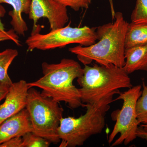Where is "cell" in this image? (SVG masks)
I'll return each mask as SVG.
<instances>
[{
  "label": "cell",
  "mask_w": 147,
  "mask_h": 147,
  "mask_svg": "<svg viewBox=\"0 0 147 147\" xmlns=\"http://www.w3.org/2000/svg\"><path fill=\"white\" fill-rule=\"evenodd\" d=\"M115 19L113 23L98 27V42L90 46L71 47L69 51L76 55L84 65H88L94 61L100 65L112 64L123 67L125 62V42L129 23L120 12H116Z\"/></svg>",
  "instance_id": "1"
},
{
  "label": "cell",
  "mask_w": 147,
  "mask_h": 147,
  "mask_svg": "<svg viewBox=\"0 0 147 147\" xmlns=\"http://www.w3.org/2000/svg\"><path fill=\"white\" fill-rule=\"evenodd\" d=\"M43 76L35 82L28 83L29 88L36 87L42 93L59 102H64L69 108L83 107L79 88L73 82L83 74L80 64L71 59H63L58 63H42Z\"/></svg>",
  "instance_id": "2"
},
{
  "label": "cell",
  "mask_w": 147,
  "mask_h": 147,
  "mask_svg": "<svg viewBox=\"0 0 147 147\" xmlns=\"http://www.w3.org/2000/svg\"><path fill=\"white\" fill-rule=\"evenodd\" d=\"M119 92V90L113 92L93 103H83L86 111L78 118H62L58 130L62 141L59 147L83 146L90 137L101 133L105 127V117L110 104L115 101L113 96Z\"/></svg>",
  "instance_id": "3"
},
{
  "label": "cell",
  "mask_w": 147,
  "mask_h": 147,
  "mask_svg": "<svg viewBox=\"0 0 147 147\" xmlns=\"http://www.w3.org/2000/svg\"><path fill=\"white\" fill-rule=\"evenodd\" d=\"M83 74L77 79L81 100L93 103L120 89L133 86L129 74L123 67L113 65H84Z\"/></svg>",
  "instance_id": "4"
},
{
  "label": "cell",
  "mask_w": 147,
  "mask_h": 147,
  "mask_svg": "<svg viewBox=\"0 0 147 147\" xmlns=\"http://www.w3.org/2000/svg\"><path fill=\"white\" fill-rule=\"evenodd\" d=\"M59 103L33 87L29 89L26 108L32 132L55 144L60 142L58 130L64 111Z\"/></svg>",
  "instance_id": "5"
},
{
  "label": "cell",
  "mask_w": 147,
  "mask_h": 147,
  "mask_svg": "<svg viewBox=\"0 0 147 147\" xmlns=\"http://www.w3.org/2000/svg\"><path fill=\"white\" fill-rule=\"evenodd\" d=\"M96 28L85 26L73 27L69 25L52 30L45 34L39 32L31 34L26 43L30 52L35 49L41 50L62 48L69 44H77L88 46L95 43L97 40Z\"/></svg>",
  "instance_id": "6"
},
{
  "label": "cell",
  "mask_w": 147,
  "mask_h": 147,
  "mask_svg": "<svg viewBox=\"0 0 147 147\" xmlns=\"http://www.w3.org/2000/svg\"><path fill=\"white\" fill-rule=\"evenodd\" d=\"M142 86H132L126 91L119 93L115 99L121 100L123 104L116 117V123L108 138L111 147L129 144L137 138L136 132L139 123L136 113V103L142 94Z\"/></svg>",
  "instance_id": "7"
},
{
  "label": "cell",
  "mask_w": 147,
  "mask_h": 147,
  "mask_svg": "<svg viewBox=\"0 0 147 147\" xmlns=\"http://www.w3.org/2000/svg\"><path fill=\"white\" fill-rule=\"evenodd\" d=\"M28 14L33 21L31 34L39 32L37 23L40 18H47L51 30L64 27L69 20L66 7L55 0H31Z\"/></svg>",
  "instance_id": "8"
},
{
  "label": "cell",
  "mask_w": 147,
  "mask_h": 147,
  "mask_svg": "<svg viewBox=\"0 0 147 147\" xmlns=\"http://www.w3.org/2000/svg\"><path fill=\"white\" fill-rule=\"evenodd\" d=\"M29 89L24 80L10 85L4 102L0 105V124L26 108Z\"/></svg>",
  "instance_id": "9"
},
{
  "label": "cell",
  "mask_w": 147,
  "mask_h": 147,
  "mask_svg": "<svg viewBox=\"0 0 147 147\" xmlns=\"http://www.w3.org/2000/svg\"><path fill=\"white\" fill-rule=\"evenodd\" d=\"M32 132L28 113L26 108L0 124V145L13 137Z\"/></svg>",
  "instance_id": "10"
},
{
  "label": "cell",
  "mask_w": 147,
  "mask_h": 147,
  "mask_svg": "<svg viewBox=\"0 0 147 147\" xmlns=\"http://www.w3.org/2000/svg\"><path fill=\"white\" fill-rule=\"evenodd\" d=\"M31 3V0H0V5L6 3L12 6L13 10L9 11V15L11 17V25L17 34L24 35L28 31V26L22 14H28Z\"/></svg>",
  "instance_id": "11"
},
{
  "label": "cell",
  "mask_w": 147,
  "mask_h": 147,
  "mask_svg": "<svg viewBox=\"0 0 147 147\" xmlns=\"http://www.w3.org/2000/svg\"><path fill=\"white\" fill-rule=\"evenodd\" d=\"M123 68L128 74L136 71H147V44L125 50Z\"/></svg>",
  "instance_id": "12"
},
{
  "label": "cell",
  "mask_w": 147,
  "mask_h": 147,
  "mask_svg": "<svg viewBox=\"0 0 147 147\" xmlns=\"http://www.w3.org/2000/svg\"><path fill=\"white\" fill-rule=\"evenodd\" d=\"M147 44V25L129 24L125 35V49Z\"/></svg>",
  "instance_id": "13"
},
{
  "label": "cell",
  "mask_w": 147,
  "mask_h": 147,
  "mask_svg": "<svg viewBox=\"0 0 147 147\" xmlns=\"http://www.w3.org/2000/svg\"><path fill=\"white\" fill-rule=\"evenodd\" d=\"M18 55L16 49H7L0 52V82L11 85L12 81L8 74V69L13 60Z\"/></svg>",
  "instance_id": "14"
},
{
  "label": "cell",
  "mask_w": 147,
  "mask_h": 147,
  "mask_svg": "<svg viewBox=\"0 0 147 147\" xmlns=\"http://www.w3.org/2000/svg\"><path fill=\"white\" fill-rule=\"evenodd\" d=\"M131 19L133 24L147 25V0H137Z\"/></svg>",
  "instance_id": "15"
},
{
  "label": "cell",
  "mask_w": 147,
  "mask_h": 147,
  "mask_svg": "<svg viewBox=\"0 0 147 147\" xmlns=\"http://www.w3.org/2000/svg\"><path fill=\"white\" fill-rule=\"evenodd\" d=\"M136 113L139 123H147V86L143 82L142 94L136 103Z\"/></svg>",
  "instance_id": "16"
},
{
  "label": "cell",
  "mask_w": 147,
  "mask_h": 147,
  "mask_svg": "<svg viewBox=\"0 0 147 147\" xmlns=\"http://www.w3.org/2000/svg\"><path fill=\"white\" fill-rule=\"evenodd\" d=\"M22 147H48L51 142L32 132L26 133L22 137Z\"/></svg>",
  "instance_id": "17"
},
{
  "label": "cell",
  "mask_w": 147,
  "mask_h": 147,
  "mask_svg": "<svg viewBox=\"0 0 147 147\" xmlns=\"http://www.w3.org/2000/svg\"><path fill=\"white\" fill-rule=\"evenodd\" d=\"M65 6L70 7L75 11L81 9H88L92 0H55Z\"/></svg>",
  "instance_id": "18"
},
{
  "label": "cell",
  "mask_w": 147,
  "mask_h": 147,
  "mask_svg": "<svg viewBox=\"0 0 147 147\" xmlns=\"http://www.w3.org/2000/svg\"><path fill=\"white\" fill-rule=\"evenodd\" d=\"M6 40H11L18 46L21 45L18 35L13 29L8 31L0 30V42Z\"/></svg>",
  "instance_id": "19"
},
{
  "label": "cell",
  "mask_w": 147,
  "mask_h": 147,
  "mask_svg": "<svg viewBox=\"0 0 147 147\" xmlns=\"http://www.w3.org/2000/svg\"><path fill=\"white\" fill-rule=\"evenodd\" d=\"M22 137H13L0 145V147H22Z\"/></svg>",
  "instance_id": "20"
},
{
  "label": "cell",
  "mask_w": 147,
  "mask_h": 147,
  "mask_svg": "<svg viewBox=\"0 0 147 147\" xmlns=\"http://www.w3.org/2000/svg\"><path fill=\"white\" fill-rule=\"evenodd\" d=\"M10 85L6 83L0 82V102L5 98Z\"/></svg>",
  "instance_id": "21"
},
{
  "label": "cell",
  "mask_w": 147,
  "mask_h": 147,
  "mask_svg": "<svg viewBox=\"0 0 147 147\" xmlns=\"http://www.w3.org/2000/svg\"><path fill=\"white\" fill-rule=\"evenodd\" d=\"M136 136L137 137L147 141V127L142 125H139L136 132Z\"/></svg>",
  "instance_id": "22"
},
{
  "label": "cell",
  "mask_w": 147,
  "mask_h": 147,
  "mask_svg": "<svg viewBox=\"0 0 147 147\" xmlns=\"http://www.w3.org/2000/svg\"><path fill=\"white\" fill-rule=\"evenodd\" d=\"M5 13V10L2 6L0 5V30L4 31L5 30L4 26L3 24L1 21V18L3 17Z\"/></svg>",
  "instance_id": "23"
},
{
  "label": "cell",
  "mask_w": 147,
  "mask_h": 147,
  "mask_svg": "<svg viewBox=\"0 0 147 147\" xmlns=\"http://www.w3.org/2000/svg\"><path fill=\"white\" fill-rule=\"evenodd\" d=\"M109 1L110 3L111 14H112V17H113V19H115V15L116 12H115L114 6H113V0H109Z\"/></svg>",
  "instance_id": "24"
},
{
  "label": "cell",
  "mask_w": 147,
  "mask_h": 147,
  "mask_svg": "<svg viewBox=\"0 0 147 147\" xmlns=\"http://www.w3.org/2000/svg\"><path fill=\"white\" fill-rule=\"evenodd\" d=\"M141 125H142V126H143L144 127H147V123L144 124H141Z\"/></svg>",
  "instance_id": "25"
}]
</instances>
